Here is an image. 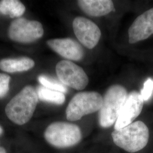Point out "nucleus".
<instances>
[{"label": "nucleus", "mask_w": 153, "mask_h": 153, "mask_svg": "<svg viewBox=\"0 0 153 153\" xmlns=\"http://www.w3.org/2000/svg\"><path fill=\"white\" fill-rule=\"evenodd\" d=\"M38 99L36 90L32 86H26L6 105V115L17 125L25 124L33 117Z\"/></svg>", "instance_id": "nucleus-1"}, {"label": "nucleus", "mask_w": 153, "mask_h": 153, "mask_svg": "<svg viewBox=\"0 0 153 153\" xmlns=\"http://www.w3.org/2000/svg\"><path fill=\"white\" fill-rule=\"evenodd\" d=\"M112 137L116 146L129 153H135L147 145L149 131L143 122L137 121L121 129H115Z\"/></svg>", "instance_id": "nucleus-2"}, {"label": "nucleus", "mask_w": 153, "mask_h": 153, "mask_svg": "<svg viewBox=\"0 0 153 153\" xmlns=\"http://www.w3.org/2000/svg\"><path fill=\"white\" fill-rule=\"evenodd\" d=\"M128 93L126 88L119 85L111 86L103 97V104L99 111V123L103 128L115 124L126 103Z\"/></svg>", "instance_id": "nucleus-3"}, {"label": "nucleus", "mask_w": 153, "mask_h": 153, "mask_svg": "<svg viewBox=\"0 0 153 153\" xmlns=\"http://www.w3.org/2000/svg\"><path fill=\"white\" fill-rule=\"evenodd\" d=\"M44 138L50 145L56 148H70L81 141L82 133L79 127L76 124L57 121L47 128Z\"/></svg>", "instance_id": "nucleus-4"}, {"label": "nucleus", "mask_w": 153, "mask_h": 153, "mask_svg": "<svg viewBox=\"0 0 153 153\" xmlns=\"http://www.w3.org/2000/svg\"><path fill=\"white\" fill-rule=\"evenodd\" d=\"M103 104V97L97 92L77 93L71 99L66 109V119L79 120L85 115L99 111Z\"/></svg>", "instance_id": "nucleus-5"}, {"label": "nucleus", "mask_w": 153, "mask_h": 153, "mask_svg": "<svg viewBox=\"0 0 153 153\" xmlns=\"http://www.w3.org/2000/svg\"><path fill=\"white\" fill-rule=\"evenodd\" d=\"M43 34L44 29L40 22L23 18L13 21L8 30L11 40L22 43L33 42L41 38Z\"/></svg>", "instance_id": "nucleus-6"}, {"label": "nucleus", "mask_w": 153, "mask_h": 153, "mask_svg": "<svg viewBox=\"0 0 153 153\" xmlns=\"http://www.w3.org/2000/svg\"><path fill=\"white\" fill-rule=\"evenodd\" d=\"M56 71L59 81L65 86L81 90L88 85L86 73L81 67L71 61H61L56 65Z\"/></svg>", "instance_id": "nucleus-7"}, {"label": "nucleus", "mask_w": 153, "mask_h": 153, "mask_svg": "<svg viewBox=\"0 0 153 153\" xmlns=\"http://www.w3.org/2000/svg\"><path fill=\"white\" fill-rule=\"evenodd\" d=\"M73 28L76 38L86 48L93 49L98 43L101 31L98 26L91 21L78 16L73 20Z\"/></svg>", "instance_id": "nucleus-8"}, {"label": "nucleus", "mask_w": 153, "mask_h": 153, "mask_svg": "<svg viewBox=\"0 0 153 153\" xmlns=\"http://www.w3.org/2000/svg\"><path fill=\"white\" fill-rule=\"evenodd\" d=\"M143 102L140 93L136 91L129 93L126 103L115 123V130L121 129L133 123L141 114Z\"/></svg>", "instance_id": "nucleus-9"}, {"label": "nucleus", "mask_w": 153, "mask_h": 153, "mask_svg": "<svg viewBox=\"0 0 153 153\" xmlns=\"http://www.w3.org/2000/svg\"><path fill=\"white\" fill-rule=\"evenodd\" d=\"M153 34V7L138 16L128 30L129 43L134 44Z\"/></svg>", "instance_id": "nucleus-10"}, {"label": "nucleus", "mask_w": 153, "mask_h": 153, "mask_svg": "<svg viewBox=\"0 0 153 153\" xmlns=\"http://www.w3.org/2000/svg\"><path fill=\"white\" fill-rule=\"evenodd\" d=\"M47 44L55 52L68 60H81L84 55L81 45L72 39H51Z\"/></svg>", "instance_id": "nucleus-11"}, {"label": "nucleus", "mask_w": 153, "mask_h": 153, "mask_svg": "<svg viewBox=\"0 0 153 153\" xmlns=\"http://www.w3.org/2000/svg\"><path fill=\"white\" fill-rule=\"evenodd\" d=\"M77 2L80 9L90 16H103L114 10L111 0H79Z\"/></svg>", "instance_id": "nucleus-12"}, {"label": "nucleus", "mask_w": 153, "mask_h": 153, "mask_svg": "<svg viewBox=\"0 0 153 153\" xmlns=\"http://www.w3.org/2000/svg\"><path fill=\"white\" fill-rule=\"evenodd\" d=\"M34 66V61L27 57L4 59L0 61V69L8 73L27 71L32 69Z\"/></svg>", "instance_id": "nucleus-13"}, {"label": "nucleus", "mask_w": 153, "mask_h": 153, "mask_svg": "<svg viewBox=\"0 0 153 153\" xmlns=\"http://www.w3.org/2000/svg\"><path fill=\"white\" fill-rule=\"evenodd\" d=\"M26 7L18 0H2L0 1V12L11 18L22 16Z\"/></svg>", "instance_id": "nucleus-14"}, {"label": "nucleus", "mask_w": 153, "mask_h": 153, "mask_svg": "<svg viewBox=\"0 0 153 153\" xmlns=\"http://www.w3.org/2000/svg\"><path fill=\"white\" fill-rule=\"evenodd\" d=\"M38 98L45 102L61 105L65 101L64 94L39 86L36 88Z\"/></svg>", "instance_id": "nucleus-15"}, {"label": "nucleus", "mask_w": 153, "mask_h": 153, "mask_svg": "<svg viewBox=\"0 0 153 153\" xmlns=\"http://www.w3.org/2000/svg\"><path fill=\"white\" fill-rule=\"evenodd\" d=\"M38 81L45 88L64 94L68 92V88L65 85L62 83L60 81L51 76H47L46 75H40L38 76Z\"/></svg>", "instance_id": "nucleus-16"}, {"label": "nucleus", "mask_w": 153, "mask_h": 153, "mask_svg": "<svg viewBox=\"0 0 153 153\" xmlns=\"http://www.w3.org/2000/svg\"><path fill=\"white\" fill-rule=\"evenodd\" d=\"M10 76L6 74L0 73V99L5 97L9 90Z\"/></svg>", "instance_id": "nucleus-17"}, {"label": "nucleus", "mask_w": 153, "mask_h": 153, "mask_svg": "<svg viewBox=\"0 0 153 153\" xmlns=\"http://www.w3.org/2000/svg\"><path fill=\"white\" fill-rule=\"evenodd\" d=\"M153 93V79H148L143 85V88L141 91V95L143 101H148L152 95Z\"/></svg>", "instance_id": "nucleus-18"}, {"label": "nucleus", "mask_w": 153, "mask_h": 153, "mask_svg": "<svg viewBox=\"0 0 153 153\" xmlns=\"http://www.w3.org/2000/svg\"><path fill=\"white\" fill-rule=\"evenodd\" d=\"M0 153H6L5 149L2 147H0Z\"/></svg>", "instance_id": "nucleus-19"}, {"label": "nucleus", "mask_w": 153, "mask_h": 153, "mask_svg": "<svg viewBox=\"0 0 153 153\" xmlns=\"http://www.w3.org/2000/svg\"><path fill=\"white\" fill-rule=\"evenodd\" d=\"M4 132V130H3V128H2V126H0V136L2 135V134Z\"/></svg>", "instance_id": "nucleus-20"}]
</instances>
